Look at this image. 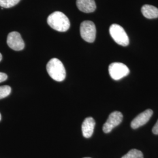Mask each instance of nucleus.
<instances>
[{
    "label": "nucleus",
    "instance_id": "obj_1",
    "mask_svg": "<svg viewBox=\"0 0 158 158\" xmlns=\"http://www.w3.org/2000/svg\"><path fill=\"white\" fill-rule=\"evenodd\" d=\"M47 23L51 28L59 32H66L70 28V23L68 17L62 12H53L48 18Z\"/></svg>",
    "mask_w": 158,
    "mask_h": 158
},
{
    "label": "nucleus",
    "instance_id": "obj_2",
    "mask_svg": "<svg viewBox=\"0 0 158 158\" xmlns=\"http://www.w3.org/2000/svg\"><path fill=\"white\" fill-rule=\"evenodd\" d=\"M48 73L57 81H62L66 77V70L62 62L57 58L51 59L46 65Z\"/></svg>",
    "mask_w": 158,
    "mask_h": 158
},
{
    "label": "nucleus",
    "instance_id": "obj_3",
    "mask_svg": "<svg viewBox=\"0 0 158 158\" xmlns=\"http://www.w3.org/2000/svg\"><path fill=\"white\" fill-rule=\"evenodd\" d=\"M110 34L114 40L119 45L127 46L130 43L129 38L124 28L118 24H113L110 28Z\"/></svg>",
    "mask_w": 158,
    "mask_h": 158
},
{
    "label": "nucleus",
    "instance_id": "obj_4",
    "mask_svg": "<svg viewBox=\"0 0 158 158\" xmlns=\"http://www.w3.org/2000/svg\"><path fill=\"white\" fill-rule=\"evenodd\" d=\"M80 32L81 38L87 42L93 43L96 40V26L92 21H85L81 23Z\"/></svg>",
    "mask_w": 158,
    "mask_h": 158
},
{
    "label": "nucleus",
    "instance_id": "obj_5",
    "mask_svg": "<svg viewBox=\"0 0 158 158\" xmlns=\"http://www.w3.org/2000/svg\"><path fill=\"white\" fill-rule=\"evenodd\" d=\"M108 71L111 77L115 80L123 79L130 73V70L128 68L122 63H111L109 66Z\"/></svg>",
    "mask_w": 158,
    "mask_h": 158
},
{
    "label": "nucleus",
    "instance_id": "obj_6",
    "mask_svg": "<svg viewBox=\"0 0 158 158\" xmlns=\"http://www.w3.org/2000/svg\"><path fill=\"white\" fill-rule=\"evenodd\" d=\"M123 115L119 111H114L111 113L107 121L103 125L102 130L105 133H109L116 127L120 124L123 121Z\"/></svg>",
    "mask_w": 158,
    "mask_h": 158
},
{
    "label": "nucleus",
    "instance_id": "obj_7",
    "mask_svg": "<svg viewBox=\"0 0 158 158\" xmlns=\"http://www.w3.org/2000/svg\"><path fill=\"white\" fill-rule=\"evenodd\" d=\"M6 43L8 46L14 51H22L25 47V44L21 35L15 31L8 34Z\"/></svg>",
    "mask_w": 158,
    "mask_h": 158
},
{
    "label": "nucleus",
    "instance_id": "obj_8",
    "mask_svg": "<svg viewBox=\"0 0 158 158\" xmlns=\"http://www.w3.org/2000/svg\"><path fill=\"white\" fill-rule=\"evenodd\" d=\"M152 115L153 111L151 109H148L145 111L139 114L132 121L131 123L132 128L137 129L142 125L146 124Z\"/></svg>",
    "mask_w": 158,
    "mask_h": 158
},
{
    "label": "nucleus",
    "instance_id": "obj_9",
    "mask_svg": "<svg viewBox=\"0 0 158 158\" xmlns=\"http://www.w3.org/2000/svg\"><path fill=\"white\" fill-rule=\"evenodd\" d=\"M96 125L95 120L92 117H87L85 119L81 125V130L83 136L89 138L93 135Z\"/></svg>",
    "mask_w": 158,
    "mask_h": 158
},
{
    "label": "nucleus",
    "instance_id": "obj_10",
    "mask_svg": "<svg viewBox=\"0 0 158 158\" xmlns=\"http://www.w3.org/2000/svg\"><path fill=\"white\" fill-rule=\"evenodd\" d=\"M76 6L79 10L85 13H91L96 9L94 0H77Z\"/></svg>",
    "mask_w": 158,
    "mask_h": 158
},
{
    "label": "nucleus",
    "instance_id": "obj_11",
    "mask_svg": "<svg viewBox=\"0 0 158 158\" xmlns=\"http://www.w3.org/2000/svg\"><path fill=\"white\" fill-rule=\"evenodd\" d=\"M141 12L143 15L148 19L158 18V9L151 5H144L142 7Z\"/></svg>",
    "mask_w": 158,
    "mask_h": 158
},
{
    "label": "nucleus",
    "instance_id": "obj_12",
    "mask_svg": "<svg viewBox=\"0 0 158 158\" xmlns=\"http://www.w3.org/2000/svg\"><path fill=\"white\" fill-rule=\"evenodd\" d=\"M121 158H143V153L138 149H131Z\"/></svg>",
    "mask_w": 158,
    "mask_h": 158
},
{
    "label": "nucleus",
    "instance_id": "obj_13",
    "mask_svg": "<svg viewBox=\"0 0 158 158\" xmlns=\"http://www.w3.org/2000/svg\"><path fill=\"white\" fill-rule=\"evenodd\" d=\"M21 0H0V6L2 8H9L18 4Z\"/></svg>",
    "mask_w": 158,
    "mask_h": 158
},
{
    "label": "nucleus",
    "instance_id": "obj_14",
    "mask_svg": "<svg viewBox=\"0 0 158 158\" xmlns=\"http://www.w3.org/2000/svg\"><path fill=\"white\" fill-rule=\"evenodd\" d=\"M11 92V88L9 85L0 86V100L9 96Z\"/></svg>",
    "mask_w": 158,
    "mask_h": 158
},
{
    "label": "nucleus",
    "instance_id": "obj_15",
    "mask_svg": "<svg viewBox=\"0 0 158 158\" xmlns=\"http://www.w3.org/2000/svg\"><path fill=\"white\" fill-rule=\"evenodd\" d=\"M7 78H8V76L6 73L0 72V83H2L6 81Z\"/></svg>",
    "mask_w": 158,
    "mask_h": 158
},
{
    "label": "nucleus",
    "instance_id": "obj_16",
    "mask_svg": "<svg viewBox=\"0 0 158 158\" xmlns=\"http://www.w3.org/2000/svg\"><path fill=\"white\" fill-rule=\"evenodd\" d=\"M152 132L155 135H158V120L153 127Z\"/></svg>",
    "mask_w": 158,
    "mask_h": 158
},
{
    "label": "nucleus",
    "instance_id": "obj_17",
    "mask_svg": "<svg viewBox=\"0 0 158 158\" xmlns=\"http://www.w3.org/2000/svg\"><path fill=\"white\" fill-rule=\"evenodd\" d=\"M2 55H1V53H0V62L1 61V60H2Z\"/></svg>",
    "mask_w": 158,
    "mask_h": 158
},
{
    "label": "nucleus",
    "instance_id": "obj_18",
    "mask_svg": "<svg viewBox=\"0 0 158 158\" xmlns=\"http://www.w3.org/2000/svg\"><path fill=\"white\" fill-rule=\"evenodd\" d=\"M1 114H0V121H1Z\"/></svg>",
    "mask_w": 158,
    "mask_h": 158
},
{
    "label": "nucleus",
    "instance_id": "obj_19",
    "mask_svg": "<svg viewBox=\"0 0 158 158\" xmlns=\"http://www.w3.org/2000/svg\"></svg>",
    "mask_w": 158,
    "mask_h": 158
}]
</instances>
